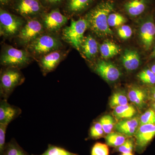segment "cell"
Returning a JSON list of instances; mask_svg holds the SVG:
<instances>
[{"mask_svg":"<svg viewBox=\"0 0 155 155\" xmlns=\"http://www.w3.org/2000/svg\"><path fill=\"white\" fill-rule=\"evenodd\" d=\"M114 3L110 1H103L87 14L88 26L94 33L100 36L113 35L108 24V16L114 10Z\"/></svg>","mask_w":155,"mask_h":155,"instance_id":"cell-1","label":"cell"},{"mask_svg":"<svg viewBox=\"0 0 155 155\" xmlns=\"http://www.w3.org/2000/svg\"><path fill=\"white\" fill-rule=\"evenodd\" d=\"M25 78L19 69L5 67L2 70L0 78V97L8 100L14 89L24 82Z\"/></svg>","mask_w":155,"mask_h":155,"instance_id":"cell-2","label":"cell"},{"mask_svg":"<svg viewBox=\"0 0 155 155\" xmlns=\"http://www.w3.org/2000/svg\"><path fill=\"white\" fill-rule=\"evenodd\" d=\"M87 27L88 24L86 19H72L70 25L63 29V38L76 49L80 51L84 39V35Z\"/></svg>","mask_w":155,"mask_h":155,"instance_id":"cell-3","label":"cell"},{"mask_svg":"<svg viewBox=\"0 0 155 155\" xmlns=\"http://www.w3.org/2000/svg\"><path fill=\"white\" fill-rule=\"evenodd\" d=\"M30 57L23 50L8 46L3 50L1 57V63L5 67L20 69L29 63Z\"/></svg>","mask_w":155,"mask_h":155,"instance_id":"cell-4","label":"cell"},{"mask_svg":"<svg viewBox=\"0 0 155 155\" xmlns=\"http://www.w3.org/2000/svg\"><path fill=\"white\" fill-rule=\"evenodd\" d=\"M62 45L61 42L55 37L43 35L38 37L29 43V49L36 55H45L57 51Z\"/></svg>","mask_w":155,"mask_h":155,"instance_id":"cell-5","label":"cell"},{"mask_svg":"<svg viewBox=\"0 0 155 155\" xmlns=\"http://www.w3.org/2000/svg\"><path fill=\"white\" fill-rule=\"evenodd\" d=\"M139 38L145 50L152 49L155 43V22L152 14L148 15L141 22L139 29Z\"/></svg>","mask_w":155,"mask_h":155,"instance_id":"cell-6","label":"cell"},{"mask_svg":"<svg viewBox=\"0 0 155 155\" xmlns=\"http://www.w3.org/2000/svg\"><path fill=\"white\" fill-rule=\"evenodd\" d=\"M22 20L7 11L1 10L0 26L1 34L7 36L15 35L22 28Z\"/></svg>","mask_w":155,"mask_h":155,"instance_id":"cell-7","label":"cell"},{"mask_svg":"<svg viewBox=\"0 0 155 155\" xmlns=\"http://www.w3.org/2000/svg\"><path fill=\"white\" fill-rule=\"evenodd\" d=\"M134 136L136 148L139 153H142L155 137V124L140 125Z\"/></svg>","mask_w":155,"mask_h":155,"instance_id":"cell-8","label":"cell"},{"mask_svg":"<svg viewBox=\"0 0 155 155\" xmlns=\"http://www.w3.org/2000/svg\"><path fill=\"white\" fill-rule=\"evenodd\" d=\"M43 31V26L41 22L37 19H31L21 28L18 37L23 43H30L41 35Z\"/></svg>","mask_w":155,"mask_h":155,"instance_id":"cell-9","label":"cell"},{"mask_svg":"<svg viewBox=\"0 0 155 155\" xmlns=\"http://www.w3.org/2000/svg\"><path fill=\"white\" fill-rule=\"evenodd\" d=\"M94 70L104 80L111 83L117 81L122 75L120 70L114 64L104 60L99 61L95 64Z\"/></svg>","mask_w":155,"mask_h":155,"instance_id":"cell-10","label":"cell"},{"mask_svg":"<svg viewBox=\"0 0 155 155\" xmlns=\"http://www.w3.org/2000/svg\"><path fill=\"white\" fill-rule=\"evenodd\" d=\"M22 110L17 106L9 104L8 100L0 101V123L8 125L22 114Z\"/></svg>","mask_w":155,"mask_h":155,"instance_id":"cell-11","label":"cell"},{"mask_svg":"<svg viewBox=\"0 0 155 155\" xmlns=\"http://www.w3.org/2000/svg\"><path fill=\"white\" fill-rule=\"evenodd\" d=\"M67 20L68 18L59 10H54L45 16L44 25L48 30L54 32L59 30L66 24Z\"/></svg>","mask_w":155,"mask_h":155,"instance_id":"cell-12","label":"cell"},{"mask_svg":"<svg viewBox=\"0 0 155 155\" xmlns=\"http://www.w3.org/2000/svg\"><path fill=\"white\" fill-rule=\"evenodd\" d=\"M128 100L139 110L144 107L149 98V91L140 87L130 86L127 92Z\"/></svg>","mask_w":155,"mask_h":155,"instance_id":"cell-13","label":"cell"},{"mask_svg":"<svg viewBox=\"0 0 155 155\" xmlns=\"http://www.w3.org/2000/svg\"><path fill=\"white\" fill-rule=\"evenodd\" d=\"M139 126L140 118L134 117L120 120L116 123L114 127L116 132L129 137L134 136Z\"/></svg>","mask_w":155,"mask_h":155,"instance_id":"cell-14","label":"cell"},{"mask_svg":"<svg viewBox=\"0 0 155 155\" xmlns=\"http://www.w3.org/2000/svg\"><path fill=\"white\" fill-rule=\"evenodd\" d=\"M63 54L58 50L44 56L40 62V66L43 73L46 75L54 71L61 62Z\"/></svg>","mask_w":155,"mask_h":155,"instance_id":"cell-15","label":"cell"},{"mask_svg":"<svg viewBox=\"0 0 155 155\" xmlns=\"http://www.w3.org/2000/svg\"><path fill=\"white\" fill-rule=\"evenodd\" d=\"M149 4L148 0H127L124 4L123 8L128 16L136 18L145 12Z\"/></svg>","mask_w":155,"mask_h":155,"instance_id":"cell-16","label":"cell"},{"mask_svg":"<svg viewBox=\"0 0 155 155\" xmlns=\"http://www.w3.org/2000/svg\"><path fill=\"white\" fill-rule=\"evenodd\" d=\"M123 67L128 71L138 69L140 64V57L137 51L132 49L125 50L121 57Z\"/></svg>","mask_w":155,"mask_h":155,"instance_id":"cell-17","label":"cell"},{"mask_svg":"<svg viewBox=\"0 0 155 155\" xmlns=\"http://www.w3.org/2000/svg\"><path fill=\"white\" fill-rule=\"evenodd\" d=\"M41 10L38 0H21L17 4V10L23 16L35 15Z\"/></svg>","mask_w":155,"mask_h":155,"instance_id":"cell-18","label":"cell"},{"mask_svg":"<svg viewBox=\"0 0 155 155\" xmlns=\"http://www.w3.org/2000/svg\"><path fill=\"white\" fill-rule=\"evenodd\" d=\"M98 48L97 41L89 35L84 38L81 49L85 58L91 60L97 55Z\"/></svg>","mask_w":155,"mask_h":155,"instance_id":"cell-19","label":"cell"},{"mask_svg":"<svg viewBox=\"0 0 155 155\" xmlns=\"http://www.w3.org/2000/svg\"><path fill=\"white\" fill-rule=\"evenodd\" d=\"M136 113L135 108L132 105L127 104L114 108L113 114L117 120L120 121L133 118Z\"/></svg>","mask_w":155,"mask_h":155,"instance_id":"cell-20","label":"cell"},{"mask_svg":"<svg viewBox=\"0 0 155 155\" xmlns=\"http://www.w3.org/2000/svg\"><path fill=\"white\" fill-rule=\"evenodd\" d=\"M100 51L103 58L109 59L118 54L120 48L114 42L106 41L100 46Z\"/></svg>","mask_w":155,"mask_h":155,"instance_id":"cell-21","label":"cell"},{"mask_svg":"<svg viewBox=\"0 0 155 155\" xmlns=\"http://www.w3.org/2000/svg\"><path fill=\"white\" fill-rule=\"evenodd\" d=\"M93 0H68L67 8L70 13L77 14L86 10Z\"/></svg>","mask_w":155,"mask_h":155,"instance_id":"cell-22","label":"cell"},{"mask_svg":"<svg viewBox=\"0 0 155 155\" xmlns=\"http://www.w3.org/2000/svg\"><path fill=\"white\" fill-rule=\"evenodd\" d=\"M2 155H29L20 147L16 140L12 138L6 143L5 150Z\"/></svg>","mask_w":155,"mask_h":155,"instance_id":"cell-23","label":"cell"},{"mask_svg":"<svg viewBox=\"0 0 155 155\" xmlns=\"http://www.w3.org/2000/svg\"><path fill=\"white\" fill-rule=\"evenodd\" d=\"M128 97L125 91H118L114 92L111 96L109 102L111 108H114L119 106L125 105L128 104Z\"/></svg>","mask_w":155,"mask_h":155,"instance_id":"cell-24","label":"cell"},{"mask_svg":"<svg viewBox=\"0 0 155 155\" xmlns=\"http://www.w3.org/2000/svg\"><path fill=\"white\" fill-rule=\"evenodd\" d=\"M127 138L126 136L119 132H112L108 134L105 138L108 146L116 148L123 144Z\"/></svg>","mask_w":155,"mask_h":155,"instance_id":"cell-25","label":"cell"},{"mask_svg":"<svg viewBox=\"0 0 155 155\" xmlns=\"http://www.w3.org/2000/svg\"><path fill=\"white\" fill-rule=\"evenodd\" d=\"M137 77L143 83L152 87L155 85V75L149 68L143 70L137 75Z\"/></svg>","mask_w":155,"mask_h":155,"instance_id":"cell-26","label":"cell"},{"mask_svg":"<svg viewBox=\"0 0 155 155\" xmlns=\"http://www.w3.org/2000/svg\"><path fill=\"white\" fill-rule=\"evenodd\" d=\"M78 155L69 152L67 150L61 147L57 146L54 145L48 144L47 149L45 151V152L40 155Z\"/></svg>","mask_w":155,"mask_h":155,"instance_id":"cell-27","label":"cell"},{"mask_svg":"<svg viewBox=\"0 0 155 155\" xmlns=\"http://www.w3.org/2000/svg\"><path fill=\"white\" fill-rule=\"evenodd\" d=\"M127 21V19L122 14L112 12L108 16V24L110 27L120 26Z\"/></svg>","mask_w":155,"mask_h":155,"instance_id":"cell-28","label":"cell"},{"mask_svg":"<svg viewBox=\"0 0 155 155\" xmlns=\"http://www.w3.org/2000/svg\"><path fill=\"white\" fill-rule=\"evenodd\" d=\"M99 122L102 126L105 133L108 134L112 132L115 127V120L110 115H106L102 116L99 120Z\"/></svg>","mask_w":155,"mask_h":155,"instance_id":"cell-29","label":"cell"},{"mask_svg":"<svg viewBox=\"0 0 155 155\" xmlns=\"http://www.w3.org/2000/svg\"><path fill=\"white\" fill-rule=\"evenodd\" d=\"M135 147V139L132 138V137H129L126 140L123 144L116 147V150L122 153H132Z\"/></svg>","mask_w":155,"mask_h":155,"instance_id":"cell-30","label":"cell"},{"mask_svg":"<svg viewBox=\"0 0 155 155\" xmlns=\"http://www.w3.org/2000/svg\"><path fill=\"white\" fill-rule=\"evenodd\" d=\"M155 124V112L150 108L147 109L140 118V125Z\"/></svg>","mask_w":155,"mask_h":155,"instance_id":"cell-31","label":"cell"},{"mask_svg":"<svg viewBox=\"0 0 155 155\" xmlns=\"http://www.w3.org/2000/svg\"><path fill=\"white\" fill-rule=\"evenodd\" d=\"M105 132L101 123L99 122H94L91 127L89 137L93 139H97L102 137Z\"/></svg>","mask_w":155,"mask_h":155,"instance_id":"cell-32","label":"cell"},{"mask_svg":"<svg viewBox=\"0 0 155 155\" xmlns=\"http://www.w3.org/2000/svg\"><path fill=\"white\" fill-rule=\"evenodd\" d=\"M110 150L107 144L101 143H95L91 149V155H109Z\"/></svg>","mask_w":155,"mask_h":155,"instance_id":"cell-33","label":"cell"},{"mask_svg":"<svg viewBox=\"0 0 155 155\" xmlns=\"http://www.w3.org/2000/svg\"><path fill=\"white\" fill-rule=\"evenodd\" d=\"M117 33L120 38L127 40L132 36L133 31L129 25H122L118 28Z\"/></svg>","mask_w":155,"mask_h":155,"instance_id":"cell-34","label":"cell"},{"mask_svg":"<svg viewBox=\"0 0 155 155\" xmlns=\"http://www.w3.org/2000/svg\"><path fill=\"white\" fill-rule=\"evenodd\" d=\"M8 125L0 123V155H2L5 147L6 133Z\"/></svg>","mask_w":155,"mask_h":155,"instance_id":"cell-35","label":"cell"},{"mask_svg":"<svg viewBox=\"0 0 155 155\" xmlns=\"http://www.w3.org/2000/svg\"><path fill=\"white\" fill-rule=\"evenodd\" d=\"M149 98L151 101H155V85L149 90Z\"/></svg>","mask_w":155,"mask_h":155,"instance_id":"cell-36","label":"cell"},{"mask_svg":"<svg viewBox=\"0 0 155 155\" xmlns=\"http://www.w3.org/2000/svg\"><path fill=\"white\" fill-rule=\"evenodd\" d=\"M149 58L150 60L155 59V43L152 49L151 52L150 54Z\"/></svg>","mask_w":155,"mask_h":155,"instance_id":"cell-37","label":"cell"},{"mask_svg":"<svg viewBox=\"0 0 155 155\" xmlns=\"http://www.w3.org/2000/svg\"><path fill=\"white\" fill-rule=\"evenodd\" d=\"M46 2L48 3L49 4H56L60 2L61 1V0H44Z\"/></svg>","mask_w":155,"mask_h":155,"instance_id":"cell-38","label":"cell"},{"mask_svg":"<svg viewBox=\"0 0 155 155\" xmlns=\"http://www.w3.org/2000/svg\"><path fill=\"white\" fill-rule=\"evenodd\" d=\"M150 104V108H151L155 112V101H151Z\"/></svg>","mask_w":155,"mask_h":155,"instance_id":"cell-39","label":"cell"},{"mask_svg":"<svg viewBox=\"0 0 155 155\" xmlns=\"http://www.w3.org/2000/svg\"><path fill=\"white\" fill-rule=\"evenodd\" d=\"M150 69L151 70L153 71V72L154 73L155 75V63H154V64H153L152 65H151Z\"/></svg>","mask_w":155,"mask_h":155,"instance_id":"cell-40","label":"cell"},{"mask_svg":"<svg viewBox=\"0 0 155 155\" xmlns=\"http://www.w3.org/2000/svg\"><path fill=\"white\" fill-rule=\"evenodd\" d=\"M9 0H0L1 3L3 5H5L8 3Z\"/></svg>","mask_w":155,"mask_h":155,"instance_id":"cell-41","label":"cell"},{"mask_svg":"<svg viewBox=\"0 0 155 155\" xmlns=\"http://www.w3.org/2000/svg\"><path fill=\"white\" fill-rule=\"evenodd\" d=\"M121 155H134L132 153H122Z\"/></svg>","mask_w":155,"mask_h":155,"instance_id":"cell-42","label":"cell"}]
</instances>
